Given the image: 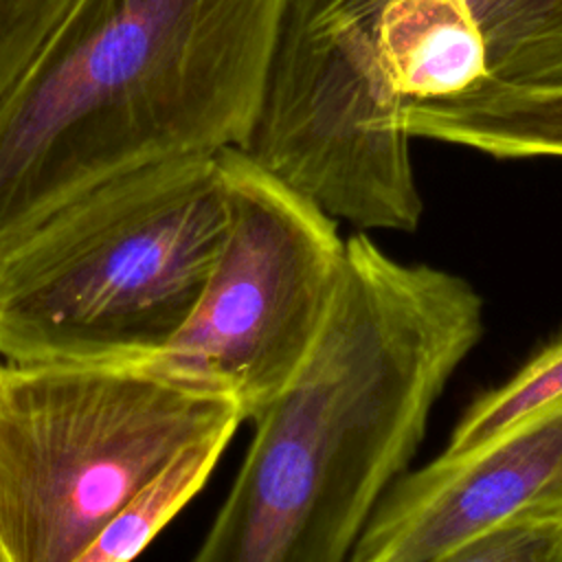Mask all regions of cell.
<instances>
[{
	"label": "cell",
	"mask_w": 562,
	"mask_h": 562,
	"mask_svg": "<svg viewBox=\"0 0 562 562\" xmlns=\"http://www.w3.org/2000/svg\"><path fill=\"white\" fill-rule=\"evenodd\" d=\"M345 248L327 327L255 419L191 562H345L483 334V301L465 279L395 261L362 233Z\"/></svg>",
	"instance_id": "cell-1"
},
{
	"label": "cell",
	"mask_w": 562,
	"mask_h": 562,
	"mask_svg": "<svg viewBox=\"0 0 562 562\" xmlns=\"http://www.w3.org/2000/svg\"><path fill=\"white\" fill-rule=\"evenodd\" d=\"M290 0H75L0 101V259L136 169L241 149Z\"/></svg>",
	"instance_id": "cell-2"
},
{
	"label": "cell",
	"mask_w": 562,
	"mask_h": 562,
	"mask_svg": "<svg viewBox=\"0 0 562 562\" xmlns=\"http://www.w3.org/2000/svg\"><path fill=\"white\" fill-rule=\"evenodd\" d=\"M228 228L217 154L83 193L0 259V358L140 364L191 316Z\"/></svg>",
	"instance_id": "cell-3"
},
{
	"label": "cell",
	"mask_w": 562,
	"mask_h": 562,
	"mask_svg": "<svg viewBox=\"0 0 562 562\" xmlns=\"http://www.w3.org/2000/svg\"><path fill=\"white\" fill-rule=\"evenodd\" d=\"M239 408L132 364L0 360V562H72Z\"/></svg>",
	"instance_id": "cell-4"
},
{
	"label": "cell",
	"mask_w": 562,
	"mask_h": 562,
	"mask_svg": "<svg viewBox=\"0 0 562 562\" xmlns=\"http://www.w3.org/2000/svg\"><path fill=\"white\" fill-rule=\"evenodd\" d=\"M228 228L180 331L132 367L231 400L255 422L314 353L345 272V241L314 202L252 162L217 151Z\"/></svg>",
	"instance_id": "cell-5"
},
{
	"label": "cell",
	"mask_w": 562,
	"mask_h": 562,
	"mask_svg": "<svg viewBox=\"0 0 562 562\" xmlns=\"http://www.w3.org/2000/svg\"><path fill=\"white\" fill-rule=\"evenodd\" d=\"M562 520V402L485 443L397 476L349 562H426L483 531Z\"/></svg>",
	"instance_id": "cell-6"
},
{
	"label": "cell",
	"mask_w": 562,
	"mask_h": 562,
	"mask_svg": "<svg viewBox=\"0 0 562 562\" xmlns=\"http://www.w3.org/2000/svg\"><path fill=\"white\" fill-rule=\"evenodd\" d=\"M487 46L481 90L562 88V0H463ZM369 0H290L279 48H334ZM461 97V94H459Z\"/></svg>",
	"instance_id": "cell-7"
},
{
	"label": "cell",
	"mask_w": 562,
	"mask_h": 562,
	"mask_svg": "<svg viewBox=\"0 0 562 562\" xmlns=\"http://www.w3.org/2000/svg\"><path fill=\"white\" fill-rule=\"evenodd\" d=\"M411 136L474 147L503 158L562 156V88L485 90L411 103Z\"/></svg>",
	"instance_id": "cell-8"
},
{
	"label": "cell",
	"mask_w": 562,
	"mask_h": 562,
	"mask_svg": "<svg viewBox=\"0 0 562 562\" xmlns=\"http://www.w3.org/2000/svg\"><path fill=\"white\" fill-rule=\"evenodd\" d=\"M231 437L233 435L211 437L178 454L72 562H132L202 490Z\"/></svg>",
	"instance_id": "cell-9"
},
{
	"label": "cell",
	"mask_w": 562,
	"mask_h": 562,
	"mask_svg": "<svg viewBox=\"0 0 562 562\" xmlns=\"http://www.w3.org/2000/svg\"><path fill=\"white\" fill-rule=\"evenodd\" d=\"M562 402V340L542 349L512 380L481 395L454 426L443 454L468 452L525 417Z\"/></svg>",
	"instance_id": "cell-10"
},
{
	"label": "cell",
	"mask_w": 562,
	"mask_h": 562,
	"mask_svg": "<svg viewBox=\"0 0 562 562\" xmlns=\"http://www.w3.org/2000/svg\"><path fill=\"white\" fill-rule=\"evenodd\" d=\"M426 562H562V520L509 522Z\"/></svg>",
	"instance_id": "cell-11"
},
{
	"label": "cell",
	"mask_w": 562,
	"mask_h": 562,
	"mask_svg": "<svg viewBox=\"0 0 562 562\" xmlns=\"http://www.w3.org/2000/svg\"><path fill=\"white\" fill-rule=\"evenodd\" d=\"M75 0H0V101Z\"/></svg>",
	"instance_id": "cell-12"
}]
</instances>
